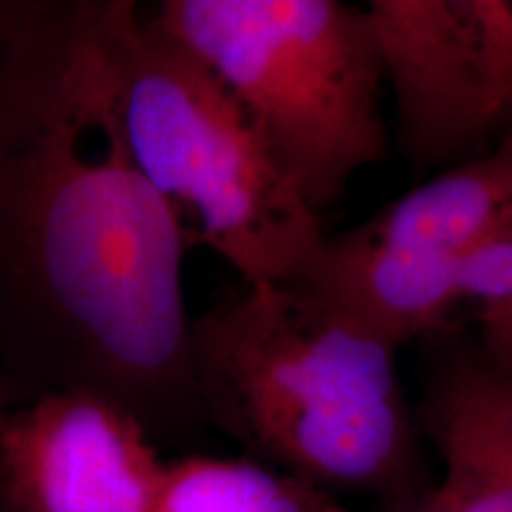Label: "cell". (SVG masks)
Instances as JSON below:
<instances>
[{
	"mask_svg": "<svg viewBox=\"0 0 512 512\" xmlns=\"http://www.w3.org/2000/svg\"><path fill=\"white\" fill-rule=\"evenodd\" d=\"M188 245L128 152L88 0H53L0 60V347L152 439L204 425Z\"/></svg>",
	"mask_w": 512,
	"mask_h": 512,
	"instance_id": "cell-1",
	"label": "cell"
},
{
	"mask_svg": "<svg viewBox=\"0 0 512 512\" xmlns=\"http://www.w3.org/2000/svg\"><path fill=\"white\" fill-rule=\"evenodd\" d=\"M399 351L292 283H242L190 325L204 425L242 456L375 505L434 486Z\"/></svg>",
	"mask_w": 512,
	"mask_h": 512,
	"instance_id": "cell-2",
	"label": "cell"
},
{
	"mask_svg": "<svg viewBox=\"0 0 512 512\" xmlns=\"http://www.w3.org/2000/svg\"><path fill=\"white\" fill-rule=\"evenodd\" d=\"M133 162L188 242L242 283H290L323 221L228 88L152 22L145 0H88Z\"/></svg>",
	"mask_w": 512,
	"mask_h": 512,
	"instance_id": "cell-3",
	"label": "cell"
},
{
	"mask_svg": "<svg viewBox=\"0 0 512 512\" xmlns=\"http://www.w3.org/2000/svg\"><path fill=\"white\" fill-rule=\"evenodd\" d=\"M164 34L240 102L320 216L389 147L387 64L342 0H145Z\"/></svg>",
	"mask_w": 512,
	"mask_h": 512,
	"instance_id": "cell-4",
	"label": "cell"
},
{
	"mask_svg": "<svg viewBox=\"0 0 512 512\" xmlns=\"http://www.w3.org/2000/svg\"><path fill=\"white\" fill-rule=\"evenodd\" d=\"M510 211L512 121L494 147L325 235L290 283L342 306L394 347L420 344L451 325L460 261Z\"/></svg>",
	"mask_w": 512,
	"mask_h": 512,
	"instance_id": "cell-5",
	"label": "cell"
},
{
	"mask_svg": "<svg viewBox=\"0 0 512 512\" xmlns=\"http://www.w3.org/2000/svg\"><path fill=\"white\" fill-rule=\"evenodd\" d=\"M166 463L102 396L46 389L0 420V494L12 512H155Z\"/></svg>",
	"mask_w": 512,
	"mask_h": 512,
	"instance_id": "cell-6",
	"label": "cell"
},
{
	"mask_svg": "<svg viewBox=\"0 0 512 512\" xmlns=\"http://www.w3.org/2000/svg\"><path fill=\"white\" fill-rule=\"evenodd\" d=\"M387 64L399 145L413 171L453 166L503 131L475 43L441 0H368Z\"/></svg>",
	"mask_w": 512,
	"mask_h": 512,
	"instance_id": "cell-7",
	"label": "cell"
},
{
	"mask_svg": "<svg viewBox=\"0 0 512 512\" xmlns=\"http://www.w3.org/2000/svg\"><path fill=\"white\" fill-rule=\"evenodd\" d=\"M415 415L446 512H512V375L453 325L425 337Z\"/></svg>",
	"mask_w": 512,
	"mask_h": 512,
	"instance_id": "cell-8",
	"label": "cell"
},
{
	"mask_svg": "<svg viewBox=\"0 0 512 512\" xmlns=\"http://www.w3.org/2000/svg\"><path fill=\"white\" fill-rule=\"evenodd\" d=\"M155 512H354L342 496L247 456L166 463Z\"/></svg>",
	"mask_w": 512,
	"mask_h": 512,
	"instance_id": "cell-9",
	"label": "cell"
},
{
	"mask_svg": "<svg viewBox=\"0 0 512 512\" xmlns=\"http://www.w3.org/2000/svg\"><path fill=\"white\" fill-rule=\"evenodd\" d=\"M479 72L501 126L512 114V0H463Z\"/></svg>",
	"mask_w": 512,
	"mask_h": 512,
	"instance_id": "cell-10",
	"label": "cell"
},
{
	"mask_svg": "<svg viewBox=\"0 0 512 512\" xmlns=\"http://www.w3.org/2000/svg\"><path fill=\"white\" fill-rule=\"evenodd\" d=\"M477 342L498 368L512 375V297L477 311Z\"/></svg>",
	"mask_w": 512,
	"mask_h": 512,
	"instance_id": "cell-11",
	"label": "cell"
},
{
	"mask_svg": "<svg viewBox=\"0 0 512 512\" xmlns=\"http://www.w3.org/2000/svg\"><path fill=\"white\" fill-rule=\"evenodd\" d=\"M53 0H0V60Z\"/></svg>",
	"mask_w": 512,
	"mask_h": 512,
	"instance_id": "cell-12",
	"label": "cell"
},
{
	"mask_svg": "<svg viewBox=\"0 0 512 512\" xmlns=\"http://www.w3.org/2000/svg\"><path fill=\"white\" fill-rule=\"evenodd\" d=\"M375 512H446L444 505L439 503L434 486L430 489L415 491V494H406L399 498H389L375 505Z\"/></svg>",
	"mask_w": 512,
	"mask_h": 512,
	"instance_id": "cell-13",
	"label": "cell"
},
{
	"mask_svg": "<svg viewBox=\"0 0 512 512\" xmlns=\"http://www.w3.org/2000/svg\"><path fill=\"white\" fill-rule=\"evenodd\" d=\"M5 418V408H3V401H0V420Z\"/></svg>",
	"mask_w": 512,
	"mask_h": 512,
	"instance_id": "cell-14",
	"label": "cell"
},
{
	"mask_svg": "<svg viewBox=\"0 0 512 512\" xmlns=\"http://www.w3.org/2000/svg\"><path fill=\"white\" fill-rule=\"evenodd\" d=\"M508 121H512V114H510V119H508Z\"/></svg>",
	"mask_w": 512,
	"mask_h": 512,
	"instance_id": "cell-15",
	"label": "cell"
}]
</instances>
